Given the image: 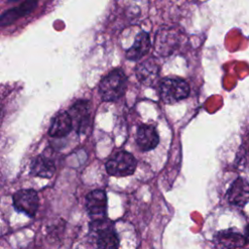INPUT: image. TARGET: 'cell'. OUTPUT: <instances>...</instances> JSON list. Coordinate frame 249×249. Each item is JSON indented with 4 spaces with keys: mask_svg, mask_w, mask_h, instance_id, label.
<instances>
[{
    "mask_svg": "<svg viewBox=\"0 0 249 249\" xmlns=\"http://www.w3.org/2000/svg\"><path fill=\"white\" fill-rule=\"evenodd\" d=\"M126 77L121 69H114L99 84V93L104 101H115L125 91Z\"/></svg>",
    "mask_w": 249,
    "mask_h": 249,
    "instance_id": "6da1fadb",
    "label": "cell"
},
{
    "mask_svg": "<svg viewBox=\"0 0 249 249\" xmlns=\"http://www.w3.org/2000/svg\"><path fill=\"white\" fill-rule=\"evenodd\" d=\"M190 87L180 78H165L160 85V95L163 102L172 104L188 97Z\"/></svg>",
    "mask_w": 249,
    "mask_h": 249,
    "instance_id": "7a4b0ae2",
    "label": "cell"
},
{
    "mask_svg": "<svg viewBox=\"0 0 249 249\" xmlns=\"http://www.w3.org/2000/svg\"><path fill=\"white\" fill-rule=\"evenodd\" d=\"M136 168V160L128 152H116L108 159L106 170L112 176L124 177L131 175Z\"/></svg>",
    "mask_w": 249,
    "mask_h": 249,
    "instance_id": "3957f363",
    "label": "cell"
},
{
    "mask_svg": "<svg viewBox=\"0 0 249 249\" xmlns=\"http://www.w3.org/2000/svg\"><path fill=\"white\" fill-rule=\"evenodd\" d=\"M179 45V32L172 28L160 29L155 37V52L161 56L172 53Z\"/></svg>",
    "mask_w": 249,
    "mask_h": 249,
    "instance_id": "277c9868",
    "label": "cell"
},
{
    "mask_svg": "<svg viewBox=\"0 0 249 249\" xmlns=\"http://www.w3.org/2000/svg\"><path fill=\"white\" fill-rule=\"evenodd\" d=\"M13 202L18 211L29 217H33L39 207V197L33 190H20L17 192L13 196Z\"/></svg>",
    "mask_w": 249,
    "mask_h": 249,
    "instance_id": "5b68a950",
    "label": "cell"
},
{
    "mask_svg": "<svg viewBox=\"0 0 249 249\" xmlns=\"http://www.w3.org/2000/svg\"><path fill=\"white\" fill-rule=\"evenodd\" d=\"M86 209L89 215L95 221L102 220L107 210V196L104 191L95 190L86 197Z\"/></svg>",
    "mask_w": 249,
    "mask_h": 249,
    "instance_id": "8992f818",
    "label": "cell"
},
{
    "mask_svg": "<svg viewBox=\"0 0 249 249\" xmlns=\"http://www.w3.org/2000/svg\"><path fill=\"white\" fill-rule=\"evenodd\" d=\"M228 200L235 206H244L249 201V182L238 177L231 185L228 194Z\"/></svg>",
    "mask_w": 249,
    "mask_h": 249,
    "instance_id": "52a82bcc",
    "label": "cell"
},
{
    "mask_svg": "<svg viewBox=\"0 0 249 249\" xmlns=\"http://www.w3.org/2000/svg\"><path fill=\"white\" fill-rule=\"evenodd\" d=\"M135 73L140 83L145 86L152 87L159 79L160 68L156 61L153 59H147L136 66Z\"/></svg>",
    "mask_w": 249,
    "mask_h": 249,
    "instance_id": "ba28073f",
    "label": "cell"
},
{
    "mask_svg": "<svg viewBox=\"0 0 249 249\" xmlns=\"http://www.w3.org/2000/svg\"><path fill=\"white\" fill-rule=\"evenodd\" d=\"M38 1L37 0H25L19 6L7 10L5 13L1 15L0 18V24L1 26H6L14 23L19 18L24 17L35 10L37 7Z\"/></svg>",
    "mask_w": 249,
    "mask_h": 249,
    "instance_id": "9c48e42d",
    "label": "cell"
},
{
    "mask_svg": "<svg viewBox=\"0 0 249 249\" xmlns=\"http://www.w3.org/2000/svg\"><path fill=\"white\" fill-rule=\"evenodd\" d=\"M160 138L156 128L150 124H142L136 132V143L142 151H150L157 147Z\"/></svg>",
    "mask_w": 249,
    "mask_h": 249,
    "instance_id": "30bf717a",
    "label": "cell"
},
{
    "mask_svg": "<svg viewBox=\"0 0 249 249\" xmlns=\"http://www.w3.org/2000/svg\"><path fill=\"white\" fill-rule=\"evenodd\" d=\"M151 47L149 34L145 31L139 32L134 40L133 45L126 51L125 57L128 60H139L148 53Z\"/></svg>",
    "mask_w": 249,
    "mask_h": 249,
    "instance_id": "8fae6325",
    "label": "cell"
},
{
    "mask_svg": "<svg viewBox=\"0 0 249 249\" xmlns=\"http://www.w3.org/2000/svg\"><path fill=\"white\" fill-rule=\"evenodd\" d=\"M71 116L73 127L77 131H81L87 125L89 119V105L86 100H79L69 109L68 112Z\"/></svg>",
    "mask_w": 249,
    "mask_h": 249,
    "instance_id": "7c38bea8",
    "label": "cell"
},
{
    "mask_svg": "<svg viewBox=\"0 0 249 249\" xmlns=\"http://www.w3.org/2000/svg\"><path fill=\"white\" fill-rule=\"evenodd\" d=\"M73 123L68 112H60L53 119L50 126L49 133L53 137H64L72 129Z\"/></svg>",
    "mask_w": 249,
    "mask_h": 249,
    "instance_id": "4fadbf2b",
    "label": "cell"
},
{
    "mask_svg": "<svg viewBox=\"0 0 249 249\" xmlns=\"http://www.w3.org/2000/svg\"><path fill=\"white\" fill-rule=\"evenodd\" d=\"M216 242L221 249H234L246 244V236L234 231H220L216 235Z\"/></svg>",
    "mask_w": 249,
    "mask_h": 249,
    "instance_id": "5bb4252c",
    "label": "cell"
},
{
    "mask_svg": "<svg viewBox=\"0 0 249 249\" xmlns=\"http://www.w3.org/2000/svg\"><path fill=\"white\" fill-rule=\"evenodd\" d=\"M96 244L98 249H118L119 237L111 227L101 226L97 231Z\"/></svg>",
    "mask_w": 249,
    "mask_h": 249,
    "instance_id": "9a60e30c",
    "label": "cell"
},
{
    "mask_svg": "<svg viewBox=\"0 0 249 249\" xmlns=\"http://www.w3.org/2000/svg\"><path fill=\"white\" fill-rule=\"evenodd\" d=\"M54 171V163L51 160L43 156L35 158L30 164V173L36 177L51 178L53 175Z\"/></svg>",
    "mask_w": 249,
    "mask_h": 249,
    "instance_id": "2e32d148",
    "label": "cell"
},
{
    "mask_svg": "<svg viewBox=\"0 0 249 249\" xmlns=\"http://www.w3.org/2000/svg\"><path fill=\"white\" fill-rule=\"evenodd\" d=\"M245 236L247 238V241H249V224L246 227V231H245Z\"/></svg>",
    "mask_w": 249,
    "mask_h": 249,
    "instance_id": "e0dca14e",
    "label": "cell"
},
{
    "mask_svg": "<svg viewBox=\"0 0 249 249\" xmlns=\"http://www.w3.org/2000/svg\"><path fill=\"white\" fill-rule=\"evenodd\" d=\"M10 1H17V0H10Z\"/></svg>",
    "mask_w": 249,
    "mask_h": 249,
    "instance_id": "ac0fdd59",
    "label": "cell"
},
{
    "mask_svg": "<svg viewBox=\"0 0 249 249\" xmlns=\"http://www.w3.org/2000/svg\"><path fill=\"white\" fill-rule=\"evenodd\" d=\"M248 249H249V248H248Z\"/></svg>",
    "mask_w": 249,
    "mask_h": 249,
    "instance_id": "d6986e66",
    "label": "cell"
}]
</instances>
